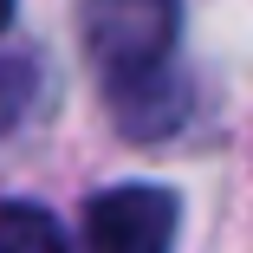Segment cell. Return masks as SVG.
Here are the masks:
<instances>
[{"instance_id":"cell-1","label":"cell","mask_w":253,"mask_h":253,"mask_svg":"<svg viewBox=\"0 0 253 253\" xmlns=\"http://www.w3.org/2000/svg\"><path fill=\"white\" fill-rule=\"evenodd\" d=\"M175 33H182V0H84L78 7L84 59L97 65L111 97L163 84Z\"/></svg>"},{"instance_id":"cell-2","label":"cell","mask_w":253,"mask_h":253,"mask_svg":"<svg viewBox=\"0 0 253 253\" xmlns=\"http://www.w3.org/2000/svg\"><path fill=\"white\" fill-rule=\"evenodd\" d=\"M175 195L156 182H117L84 208V253H169L175 240Z\"/></svg>"},{"instance_id":"cell-3","label":"cell","mask_w":253,"mask_h":253,"mask_svg":"<svg viewBox=\"0 0 253 253\" xmlns=\"http://www.w3.org/2000/svg\"><path fill=\"white\" fill-rule=\"evenodd\" d=\"M0 253H72V247H65L59 221L45 214V208L7 201V208H0Z\"/></svg>"},{"instance_id":"cell-4","label":"cell","mask_w":253,"mask_h":253,"mask_svg":"<svg viewBox=\"0 0 253 253\" xmlns=\"http://www.w3.org/2000/svg\"><path fill=\"white\" fill-rule=\"evenodd\" d=\"M33 91H39V72L33 59H0V130H13L33 104Z\"/></svg>"},{"instance_id":"cell-5","label":"cell","mask_w":253,"mask_h":253,"mask_svg":"<svg viewBox=\"0 0 253 253\" xmlns=\"http://www.w3.org/2000/svg\"><path fill=\"white\" fill-rule=\"evenodd\" d=\"M7 13H13V0H0V26H7Z\"/></svg>"}]
</instances>
